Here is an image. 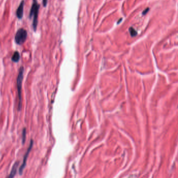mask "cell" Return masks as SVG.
<instances>
[{"instance_id":"1","label":"cell","mask_w":178,"mask_h":178,"mask_svg":"<svg viewBox=\"0 0 178 178\" xmlns=\"http://www.w3.org/2000/svg\"><path fill=\"white\" fill-rule=\"evenodd\" d=\"M40 6L39 4L38 3L37 0H33L31 9L29 12V18L31 19L32 17H33V28L34 31H36L37 28L38 17Z\"/></svg>"},{"instance_id":"2","label":"cell","mask_w":178,"mask_h":178,"mask_svg":"<svg viewBox=\"0 0 178 178\" xmlns=\"http://www.w3.org/2000/svg\"><path fill=\"white\" fill-rule=\"evenodd\" d=\"M24 73V68L23 66L21 67L19 71V75L17 77V87L18 89V95L19 97V109L20 110L22 108V85Z\"/></svg>"},{"instance_id":"3","label":"cell","mask_w":178,"mask_h":178,"mask_svg":"<svg viewBox=\"0 0 178 178\" xmlns=\"http://www.w3.org/2000/svg\"><path fill=\"white\" fill-rule=\"evenodd\" d=\"M28 33L24 28L19 29L15 36V42L19 45L23 44L27 39Z\"/></svg>"},{"instance_id":"4","label":"cell","mask_w":178,"mask_h":178,"mask_svg":"<svg viewBox=\"0 0 178 178\" xmlns=\"http://www.w3.org/2000/svg\"><path fill=\"white\" fill-rule=\"evenodd\" d=\"M33 140H31L30 143V144H29V147H28V148L27 149V151H26V153L25 156H24V159H23V164L22 165V166L20 167L19 169V174H20V175L22 174H23V170H24V168H25V167H26V162H27V158H28V155H29L30 152L31 151V148H32L33 146Z\"/></svg>"},{"instance_id":"5","label":"cell","mask_w":178,"mask_h":178,"mask_svg":"<svg viewBox=\"0 0 178 178\" xmlns=\"http://www.w3.org/2000/svg\"><path fill=\"white\" fill-rule=\"evenodd\" d=\"M24 5H25V1L23 0V1H22V2H21V3L19 4L18 8L17 9L16 15L17 19H23Z\"/></svg>"},{"instance_id":"6","label":"cell","mask_w":178,"mask_h":178,"mask_svg":"<svg viewBox=\"0 0 178 178\" xmlns=\"http://www.w3.org/2000/svg\"><path fill=\"white\" fill-rule=\"evenodd\" d=\"M19 165V162H16L15 163L14 165L13 166L12 169V170H11L10 174V176H8L9 178H12L14 177L15 176L16 174L17 169V167H18Z\"/></svg>"},{"instance_id":"7","label":"cell","mask_w":178,"mask_h":178,"mask_svg":"<svg viewBox=\"0 0 178 178\" xmlns=\"http://www.w3.org/2000/svg\"><path fill=\"white\" fill-rule=\"evenodd\" d=\"M20 58H21V56H20L19 53L18 51H15L14 53L13 54L11 60L13 62L17 63L19 61Z\"/></svg>"},{"instance_id":"8","label":"cell","mask_w":178,"mask_h":178,"mask_svg":"<svg viewBox=\"0 0 178 178\" xmlns=\"http://www.w3.org/2000/svg\"><path fill=\"white\" fill-rule=\"evenodd\" d=\"M26 129L24 128L23 129V133H22V143L23 144L25 143L26 141Z\"/></svg>"},{"instance_id":"9","label":"cell","mask_w":178,"mask_h":178,"mask_svg":"<svg viewBox=\"0 0 178 178\" xmlns=\"http://www.w3.org/2000/svg\"><path fill=\"white\" fill-rule=\"evenodd\" d=\"M130 32L131 35L132 37H135V36H136L137 35V31L135 30L133 27H131L130 28Z\"/></svg>"},{"instance_id":"10","label":"cell","mask_w":178,"mask_h":178,"mask_svg":"<svg viewBox=\"0 0 178 178\" xmlns=\"http://www.w3.org/2000/svg\"><path fill=\"white\" fill-rule=\"evenodd\" d=\"M42 4L44 7H46L48 4V0H42Z\"/></svg>"},{"instance_id":"11","label":"cell","mask_w":178,"mask_h":178,"mask_svg":"<svg viewBox=\"0 0 178 178\" xmlns=\"http://www.w3.org/2000/svg\"><path fill=\"white\" fill-rule=\"evenodd\" d=\"M149 10V8H147L145 10H144L143 12V15H145L146 13H147V12Z\"/></svg>"}]
</instances>
